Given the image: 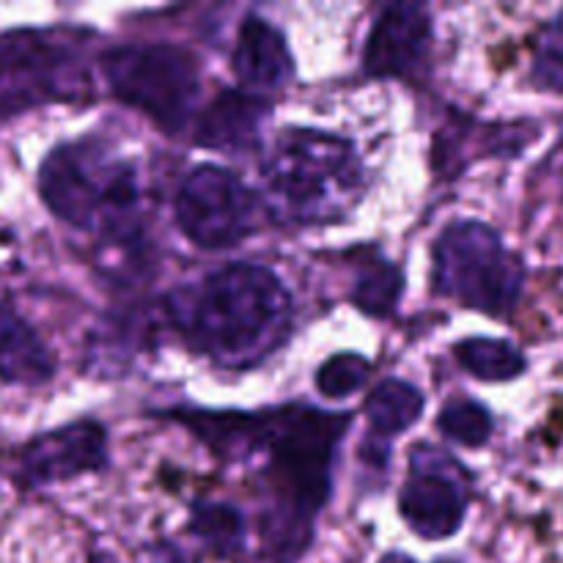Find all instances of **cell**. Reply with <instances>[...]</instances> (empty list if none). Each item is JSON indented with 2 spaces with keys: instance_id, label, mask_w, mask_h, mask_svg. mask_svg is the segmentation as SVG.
<instances>
[{
  "instance_id": "1",
  "label": "cell",
  "mask_w": 563,
  "mask_h": 563,
  "mask_svg": "<svg viewBox=\"0 0 563 563\" xmlns=\"http://www.w3.org/2000/svg\"><path fill=\"white\" fill-rule=\"evenodd\" d=\"M190 421L218 451H262L267 478L280 495L286 563L306 548L311 517L328 500L335 445L350 429V416L286 407L267 416H201Z\"/></svg>"
},
{
  "instance_id": "2",
  "label": "cell",
  "mask_w": 563,
  "mask_h": 563,
  "mask_svg": "<svg viewBox=\"0 0 563 563\" xmlns=\"http://www.w3.org/2000/svg\"><path fill=\"white\" fill-rule=\"evenodd\" d=\"M176 330L214 366L242 372L267 361L291 330V297L258 264H225L168 297Z\"/></svg>"
},
{
  "instance_id": "3",
  "label": "cell",
  "mask_w": 563,
  "mask_h": 563,
  "mask_svg": "<svg viewBox=\"0 0 563 563\" xmlns=\"http://www.w3.org/2000/svg\"><path fill=\"white\" fill-rule=\"evenodd\" d=\"M264 179L280 218L333 223L361 198L363 165L346 137L319 130H286L264 157Z\"/></svg>"
},
{
  "instance_id": "4",
  "label": "cell",
  "mask_w": 563,
  "mask_h": 563,
  "mask_svg": "<svg viewBox=\"0 0 563 563\" xmlns=\"http://www.w3.org/2000/svg\"><path fill=\"white\" fill-rule=\"evenodd\" d=\"M38 192L64 223L113 236L130 234L141 201L132 165L91 141L53 148L38 168Z\"/></svg>"
},
{
  "instance_id": "5",
  "label": "cell",
  "mask_w": 563,
  "mask_h": 563,
  "mask_svg": "<svg viewBox=\"0 0 563 563\" xmlns=\"http://www.w3.org/2000/svg\"><path fill=\"white\" fill-rule=\"evenodd\" d=\"M434 289L489 317H509L526 289V264L482 220H456L434 242Z\"/></svg>"
},
{
  "instance_id": "6",
  "label": "cell",
  "mask_w": 563,
  "mask_h": 563,
  "mask_svg": "<svg viewBox=\"0 0 563 563\" xmlns=\"http://www.w3.org/2000/svg\"><path fill=\"white\" fill-rule=\"evenodd\" d=\"M104 77L115 97L154 124L179 132L196 104L198 60L176 44H124L104 55Z\"/></svg>"
},
{
  "instance_id": "7",
  "label": "cell",
  "mask_w": 563,
  "mask_h": 563,
  "mask_svg": "<svg viewBox=\"0 0 563 563\" xmlns=\"http://www.w3.org/2000/svg\"><path fill=\"white\" fill-rule=\"evenodd\" d=\"M176 223L198 247L223 251L240 245L258 225V198L234 170L198 165L176 192Z\"/></svg>"
},
{
  "instance_id": "8",
  "label": "cell",
  "mask_w": 563,
  "mask_h": 563,
  "mask_svg": "<svg viewBox=\"0 0 563 563\" xmlns=\"http://www.w3.org/2000/svg\"><path fill=\"white\" fill-rule=\"evenodd\" d=\"M401 517L421 539L454 537L467 515V476L445 451L418 445L399 498Z\"/></svg>"
},
{
  "instance_id": "9",
  "label": "cell",
  "mask_w": 563,
  "mask_h": 563,
  "mask_svg": "<svg viewBox=\"0 0 563 563\" xmlns=\"http://www.w3.org/2000/svg\"><path fill=\"white\" fill-rule=\"evenodd\" d=\"M75 86L71 55L60 44L38 36L0 42V113L64 99Z\"/></svg>"
},
{
  "instance_id": "10",
  "label": "cell",
  "mask_w": 563,
  "mask_h": 563,
  "mask_svg": "<svg viewBox=\"0 0 563 563\" xmlns=\"http://www.w3.org/2000/svg\"><path fill=\"white\" fill-rule=\"evenodd\" d=\"M108 465V438L99 423L77 421L31 440L20 456L27 484H55L97 473Z\"/></svg>"
},
{
  "instance_id": "11",
  "label": "cell",
  "mask_w": 563,
  "mask_h": 563,
  "mask_svg": "<svg viewBox=\"0 0 563 563\" xmlns=\"http://www.w3.org/2000/svg\"><path fill=\"white\" fill-rule=\"evenodd\" d=\"M432 44V16L423 5H388L374 22L363 66L374 77H405L423 64Z\"/></svg>"
},
{
  "instance_id": "12",
  "label": "cell",
  "mask_w": 563,
  "mask_h": 563,
  "mask_svg": "<svg viewBox=\"0 0 563 563\" xmlns=\"http://www.w3.org/2000/svg\"><path fill=\"white\" fill-rule=\"evenodd\" d=\"M269 104L247 91H223L201 113L196 141L220 152H245L258 143V130L267 119Z\"/></svg>"
},
{
  "instance_id": "13",
  "label": "cell",
  "mask_w": 563,
  "mask_h": 563,
  "mask_svg": "<svg viewBox=\"0 0 563 563\" xmlns=\"http://www.w3.org/2000/svg\"><path fill=\"white\" fill-rule=\"evenodd\" d=\"M231 64L242 86L262 91L284 86L291 77V53L284 33L258 16H247L242 22Z\"/></svg>"
},
{
  "instance_id": "14",
  "label": "cell",
  "mask_w": 563,
  "mask_h": 563,
  "mask_svg": "<svg viewBox=\"0 0 563 563\" xmlns=\"http://www.w3.org/2000/svg\"><path fill=\"white\" fill-rule=\"evenodd\" d=\"M55 363L36 330L0 297V379L9 385H42L53 379Z\"/></svg>"
},
{
  "instance_id": "15",
  "label": "cell",
  "mask_w": 563,
  "mask_h": 563,
  "mask_svg": "<svg viewBox=\"0 0 563 563\" xmlns=\"http://www.w3.org/2000/svg\"><path fill=\"white\" fill-rule=\"evenodd\" d=\"M454 357L471 377L484 383H509L528 368L520 346L506 339H465L454 346Z\"/></svg>"
},
{
  "instance_id": "16",
  "label": "cell",
  "mask_w": 563,
  "mask_h": 563,
  "mask_svg": "<svg viewBox=\"0 0 563 563\" xmlns=\"http://www.w3.org/2000/svg\"><path fill=\"white\" fill-rule=\"evenodd\" d=\"M423 396L416 385L401 379H385L372 390L366 401V416L377 438H394L407 432L421 418Z\"/></svg>"
},
{
  "instance_id": "17",
  "label": "cell",
  "mask_w": 563,
  "mask_h": 563,
  "mask_svg": "<svg viewBox=\"0 0 563 563\" xmlns=\"http://www.w3.org/2000/svg\"><path fill=\"white\" fill-rule=\"evenodd\" d=\"M401 289H405V278L396 264L385 258H368L357 269L352 302L368 317H388L399 302Z\"/></svg>"
},
{
  "instance_id": "18",
  "label": "cell",
  "mask_w": 563,
  "mask_h": 563,
  "mask_svg": "<svg viewBox=\"0 0 563 563\" xmlns=\"http://www.w3.org/2000/svg\"><path fill=\"white\" fill-rule=\"evenodd\" d=\"M438 429L454 443L467 445V449H478L487 445L495 432L493 412L484 405L473 399H451L449 405L440 410Z\"/></svg>"
},
{
  "instance_id": "19",
  "label": "cell",
  "mask_w": 563,
  "mask_h": 563,
  "mask_svg": "<svg viewBox=\"0 0 563 563\" xmlns=\"http://www.w3.org/2000/svg\"><path fill=\"white\" fill-rule=\"evenodd\" d=\"M531 82L544 93H563V9L539 31L531 58Z\"/></svg>"
},
{
  "instance_id": "20",
  "label": "cell",
  "mask_w": 563,
  "mask_h": 563,
  "mask_svg": "<svg viewBox=\"0 0 563 563\" xmlns=\"http://www.w3.org/2000/svg\"><path fill=\"white\" fill-rule=\"evenodd\" d=\"M192 533L218 555H231L242 548V517L231 506L207 504L192 511Z\"/></svg>"
},
{
  "instance_id": "21",
  "label": "cell",
  "mask_w": 563,
  "mask_h": 563,
  "mask_svg": "<svg viewBox=\"0 0 563 563\" xmlns=\"http://www.w3.org/2000/svg\"><path fill=\"white\" fill-rule=\"evenodd\" d=\"M368 372H372V363L366 357L357 352H339L319 366L317 390L328 399H344L366 385Z\"/></svg>"
},
{
  "instance_id": "22",
  "label": "cell",
  "mask_w": 563,
  "mask_h": 563,
  "mask_svg": "<svg viewBox=\"0 0 563 563\" xmlns=\"http://www.w3.org/2000/svg\"><path fill=\"white\" fill-rule=\"evenodd\" d=\"M379 563H416V561H412L410 555H405V553H388Z\"/></svg>"
}]
</instances>
